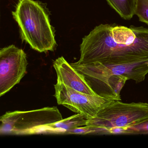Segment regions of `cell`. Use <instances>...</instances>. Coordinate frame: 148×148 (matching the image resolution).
I'll list each match as a JSON object with an SVG mask.
<instances>
[{
  "label": "cell",
  "instance_id": "cell-1",
  "mask_svg": "<svg viewBox=\"0 0 148 148\" xmlns=\"http://www.w3.org/2000/svg\"><path fill=\"white\" fill-rule=\"evenodd\" d=\"M77 63L118 64L148 60V29L101 24L83 38Z\"/></svg>",
  "mask_w": 148,
  "mask_h": 148
},
{
  "label": "cell",
  "instance_id": "cell-2",
  "mask_svg": "<svg viewBox=\"0 0 148 148\" xmlns=\"http://www.w3.org/2000/svg\"><path fill=\"white\" fill-rule=\"evenodd\" d=\"M12 14L19 27L22 41L39 52L55 50L57 42L54 29L44 4L34 0H19Z\"/></svg>",
  "mask_w": 148,
  "mask_h": 148
},
{
  "label": "cell",
  "instance_id": "cell-3",
  "mask_svg": "<svg viewBox=\"0 0 148 148\" xmlns=\"http://www.w3.org/2000/svg\"><path fill=\"white\" fill-rule=\"evenodd\" d=\"M63 119L56 106L32 110L14 111L5 113L0 118V134L30 135L37 134L38 130Z\"/></svg>",
  "mask_w": 148,
  "mask_h": 148
},
{
  "label": "cell",
  "instance_id": "cell-4",
  "mask_svg": "<svg viewBox=\"0 0 148 148\" xmlns=\"http://www.w3.org/2000/svg\"><path fill=\"white\" fill-rule=\"evenodd\" d=\"M148 119V103H125L115 100L101 110L95 118L87 119L86 125L105 130L123 128Z\"/></svg>",
  "mask_w": 148,
  "mask_h": 148
},
{
  "label": "cell",
  "instance_id": "cell-5",
  "mask_svg": "<svg viewBox=\"0 0 148 148\" xmlns=\"http://www.w3.org/2000/svg\"><path fill=\"white\" fill-rule=\"evenodd\" d=\"M54 97L58 104L81 114L86 119L94 118L99 112L115 100L73 90L62 84L54 85Z\"/></svg>",
  "mask_w": 148,
  "mask_h": 148
},
{
  "label": "cell",
  "instance_id": "cell-6",
  "mask_svg": "<svg viewBox=\"0 0 148 148\" xmlns=\"http://www.w3.org/2000/svg\"><path fill=\"white\" fill-rule=\"evenodd\" d=\"M28 62L22 49L14 45L0 50V97L11 90L25 75Z\"/></svg>",
  "mask_w": 148,
  "mask_h": 148
},
{
  "label": "cell",
  "instance_id": "cell-7",
  "mask_svg": "<svg viewBox=\"0 0 148 148\" xmlns=\"http://www.w3.org/2000/svg\"><path fill=\"white\" fill-rule=\"evenodd\" d=\"M57 75V82L73 90L86 94L98 96L87 83L83 74L78 71L63 57L53 63Z\"/></svg>",
  "mask_w": 148,
  "mask_h": 148
},
{
  "label": "cell",
  "instance_id": "cell-8",
  "mask_svg": "<svg viewBox=\"0 0 148 148\" xmlns=\"http://www.w3.org/2000/svg\"><path fill=\"white\" fill-rule=\"evenodd\" d=\"M87 119L81 114L77 113L67 118L40 128L37 134H66L71 130L86 125Z\"/></svg>",
  "mask_w": 148,
  "mask_h": 148
},
{
  "label": "cell",
  "instance_id": "cell-9",
  "mask_svg": "<svg viewBox=\"0 0 148 148\" xmlns=\"http://www.w3.org/2000/svg\"><path fill=\"white\" fill-rule=\"evenodd\" d=\"M110 6L125 20H130L135 14L137 0H106Z\"/></svg>",
  "mask_w": 148,
  "mask_h": 148
},
{
  "label": "cell",
  "instance_id": "cell-10",
  "mask_svg": "<svg viewBox=\"0 0 148 148\" xmlns=\"http://www.w3.org/2000/svg\"><path fill=\"white\" fill-rule=\"evenodd\" d=\"M114 134H148V119L132 126L113 130Z\"/></svg>",
  "mask_w": 148,
  "mask_h": 148
},
{
  "label": "cell",
  "instance_id": "cell-11",
  "mask_svg": "<svg viewBox=\"0 0 148 148\" xmlns=\"http://www.w3.org/2000/svg\"><path fill=\"white\" fill-rule=\"evenodd\" d=\"M135 14L139 21L148 25V0H137Z\"/></svg>",
  "mask_w": 148,
  "mask_h": 148
}]
</instances>
